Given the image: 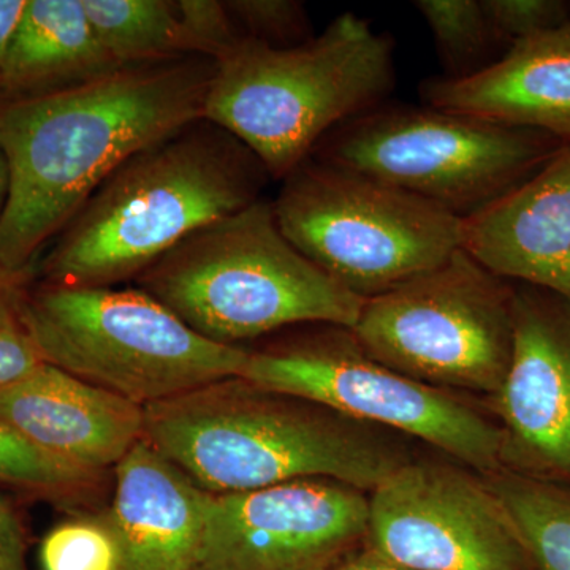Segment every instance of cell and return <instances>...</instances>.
Instances as JSON below:
<instances>
[{"label":"cell","mask_w":570,"mask_h":570,"mask_svg":"<svg viewBox=\"0 0 570 570\" xmlns=\"http://www.w3.org/2000/svg\"><path fill=\"white\" fill-rule=\"evenodd\" d=\"M213 75V59H175L0 104V148L10 170L0 276H24L41 246L134 154L204 119Z\"/></svg>","instance_id":"6da1fadb"},{"label":"cell","mask_w":570,"mask_h":570,"mask_svg":"<svg viewBox=\"0 0 570 570\" xmlns=\"http://www.w3.org/2000/svg\"><path fill=\"white\" fill-rule=\"evenodd\" d=\"M145 441L209 494L299 479L371 493L409 461L376 428L243 377L149 404Z\"/></svg>","instance_id":"7a4b0ae2"},{"label":"cell","mask_w":570,"mask_h":570,"mask_svg":"<svg viewBox=\"0 0 570 570\" xmlns=\"http://www.w3.org/2000/svg\"><path fill=\"white\" fill-rule=\"evenodd\" d=\"M269 179L238 138L198 119L126 160L67 224L41 272L73 287L137 279L194 232L261 200Z\"/></svg>","instance_id":"3957f363"},{"label":"cell","mask_w":570,"mask_h":570,"mask_svg":"<svg viewBox=\"0 0 570 570\" xmlns=\"http://www.w3.org/2000/svg\"><path fill=\"white\" fill-rule=\"evenodd\" d=\"M395 88V45L354 13L294 48L243 37L214 61L204 119L223 127L284 179L352 116Z\"/></svg>","instance_id":"277c9868"},{"label":"cell","mask_w":570,"mask_h":570,"mask_svg":"<svg viewBox=\"0 0 570 570\" xmlns=\"http://www.w3.org/2000/svg\"><path fill=\"white\" fill-rule=\"evenodd\" d=\"M135 281L225 346L291 325L352 330L365 305L285 238L264 198L194 232Z\"/></svg>","instance_id":"5b68a950"},{"label":"cell","mask_w":570,"mask_h":570,"mask_svg":"<svg viewBox=\"0 0 570 570\" xmlns=\"http://www.w3.org/2000/svg\"><path fill=\"white\" fill-rule=\"evenodd\" d=\"M22 316L45 363L138 406L239 377L249 351L198 335L140 287L47 284Z\"/></svg>","instance_id":"8992f818"},{"label":"cell","mask_w":570,"mask_h":570,"mask_svg":"<svg viewBox=\"0 0 570 570\" xmlns=\"http://www.w3.org/2000/svg\"><path fill=\"white\" fill-rule=\"evenodd\" d=\"M564 142L430 105L382 102L341 122L311 157L464 220L527 181Z\"/></svg>","instance_id":"52a82bcc"},{"label":"cell","mask_w":570,"mask_h":570,"mask_svg":"<svg viewBox=\"0 0 570 570\" xmlns=\"http://www.w3.org/2000/svg\"><path fill=\"white\" fill-rule=\"evenodd\" d=\"M273 202L285 238L363 299L463 247V219L415 195L309 157Z\"/></svg>","instance_id":"ba28073f"},{"label":"cell","mask_w":570,"mask_h":570,"mask_svg":"<svg viewBox=\"0 0 570 570\" xmlns=\"http://www.w3.org/2000/svg\"><path fill=\"white\" fill-rule=\"evenodd\" d=\"M352 333L404 376L493 397L512 358L513 284L461 247L436 268L365 299Z\"/></svg>","instance_id":"9c48e42d"},{"label":"cell","mask_w":570,"mask_h":570,"mask_svg":"<svg viewBox=\"0 0 570 570\" xmlns=\"http://www.w3.org/2000/svg\"><path fill=\"white\" fill-rule=\"evenodd\" d=\"M239 377L366 425L401 431L485 478L502 471L497 420L449 390L431 387L377 362L351 328L326 325L249 351Z\"/></svg>","instance_id":"30bf717a"},{"label":"cell","mask_w":570,"mask_h":570,"mask_svg":"<svg viewBox=\"0 0 570 570\" xmlns=\"http://www.w3.org/2000/svg\"><path fill=\"white\" fill-rule=\"evenodd\" d=\"M365 547L414 570H534L485 475L411 461L370 493Z\"/></svg>","instance_id":"8fae6325"},{"label":"cell","mask_w":570,"mask_h":570,"mask_svg":"<svg viewBox=\"0 0 570 570\" xmlns=\"http://www.w3.org/2000/svg\"><path fill=\"white\" fill-rule=\"evenodd\" d=\"M370 493L299 479L206 494L200 570H332L365 546Z\"/></svg>","instance_id":"7c38bea8"},{"label":"cell","mask_w":570,"mask_h":570,"mask_svg":"<svg viewBox=\"0 0 570 570\" xmlns=\"http://www.w3.org/2000/svg\"><path fill=\"white\" fill-rule=\"evenodd\" d=\"M491 400L502 471L570 485V305L513 283V348Z\"/></svg>","instance_id":"4fadbf2b"},{"label":"cell","mask_w":570,"mask_h":570,"mask_svg":"<svg viewBox=\"0 0 570 570\" xmlns=\"http://www.w3.org/2000/svg\"><path fill=\"white\" fill-rule=\"evenodd\" d=\"M0 422L52 459L99 475L145 439V407L50 363L0 390Z\"/></svg>","instance_id":"5bb4252c"},{"label":"cell","mask_w":570,"mask_h":570,"mask_svg":"<svg viewBox=\"0 0 570 570\" xmlns=\"http://www.w3.org/2000/svg\"><path fill=\"white\" fill-rule=\"evenodd\" d=\"M463 249L502 279L570 305V140L527 181L463 220Z\"/></svg>","instance_id":"9a60e30c"},{"label":"cell","mask_w":570,"mask_h":570,"mask_svg":"<svg viewBox=\"0 0 570 570\" xmlns=\"http://www.w3.org/2000/svg\"><path fill=\"white\" fill-rule=\"evenodd\" d=\"M425 105L570 140V21L512 45L472 77L422 82Z\"/></svg>","instance_id":"2e32d148"},{"label":"cell","mask_w":570,"mask_h":570,"mask_svg":"<svg viewBox=\"0 0 570 570\" xmlns=\"http://www.w3.org/2000/svg\"><path fill=\"white\" fill-rule=\"evenodd\" d=\"M121 570H200L206 491L142 439L115 468Z\"/></svg>","instance_id":"e0dca14e"},{"label":"cell","mask_w":570,"mask_h":570,"mask_svg":"<svg viewBox=\"0 0 570 570\" xmlns=\"http://www.w3.org/2000/svg\"><path fill=\"white\" fill-rule=\"evenodd\" d=\"M121 69L81 0H26L0 75V104L69 91Z\"/></svg>","instance_id":"ac0fdd59"},{"label":"cell","mask_w":570,"mask_h":570,"mask_svg":"<svg viewBox=\"0 0 570 570\" xmlns=\"http://www.w3.org/2000/svg\"><path fill=\"white\" fill-rule=\"evenodd\" d=\"M104 50L119 67L200 58L178 0H81Z\"/></svg>","instance_id":"d6986e66"},{"label":"cell","mask_w":570,"mask_h":570,"mask_svg":"<svg viewBox=\"0 0 570 570\" xmlns=\"http://www.w3.org/2000/svg\"><path fill=\"white\" fill-rule=\"evenodd\" d=\"M509 510L534 570H570V485L501 471L487 478Z\"/></svg>","instance_id":"ffe728a7"},{"label":"cell","mask_w":570,"mask_h":570,"mask_svg":"<svg viewBox=\"0 0 570 570\" xmlns=\"http://www.w3.org/2000/svg\"><path fill=\"white\" fill-rule=\"evenodd\" d=\"M414 6L433 36L444 78L472 77L501 58L498 51L504 45L491 26L482 0H419Z\"/></svg>","instance_id":"44dd1931"},{"label":"cell","mask_w":570,"mask_h":570,"mask_svg":"<svg viewBox=\"0 0 570 570\" xmlns=\"http://www.w3.org/2000/svg\"><path fill=\"white\" fill-rule=\"evenodd\" d=\"M102 475L80 471L33 448L0 422V483L59 502H77Z\"/></svg>","instance_id":"7402d4cb"},{"label":"cell","mask_w":570,"mask_h":570,"mask_svg":"<svg viewBox=\"0 0 570 570\" xmlns=\"http://www.w3.org/2000/svg\"><path fill=\"white\" fill-rule=\"evenodd\" d=\"M43 570H121V547L110 517H78L52 528L40 546Z\"/></svg>","instance_id":"603a6c76"},{"label":"cell","mask_w":570,"mask_h":570,"mask_svg":"<svg viewBox=\"0 0 570 570\" xmlns=\"http://www.w3.org/2000/svg\"><path fill=\"white\" fill-rule=\"evenodd\" d=\"M245 39L273 48H294L313 40L305 3L296 0H232L225 2Z\"/></svg>","instance_id":"cb8c5ba5"},{"label":"cell","mask_w":570,"mask_h":570,"mask_svg":"<svg viewBox=\"0 0 570 570\" xmlns=\"http://www.w3.org/2000/svg\"><path fill=\"white\" fill-rule=\"evenodd\" d=\"M24 276H0V390L17 384L45 363L22 316Z\"/></svg>","instance_id":"d4e9b609"},{"label":"cell","mask_w":570,"mask_h":570,"mask_svg":"<svg viewBox=\"0 0 570 570\" xmlns=\"http://www.w3.org/2000/svg\"><path fill=\"white\" fill-rule=\"evenodd\" d=\"M498 39L505 48L570 21V3L562 0H482Z\"/></svg>","instance_id":"484cf974"},{"label":"cell","mask_w":570,"mask_h":570,"mask_svg":"<svg viewBox=\"0 0 570 570\" xmlns=\"http://www.w3.org/2000/svg\"><path fill=\"white\" fill-rule=\"evenodd\" d=\"M0 570H28L26 534L20 515L0 493Z\"/></svg>","instance_id":"4316f807"},{"label":"cell","mask_w":570,"mask_h":570,"mask_svg":"<svg viewBox=\"0 0 570 570\" xmlns=\"http://www.w3.org/2000/svg\"><path fill=\"white\" fill-rule=\"evenodd\" d=\"M26 9V0H0V75L14 29Z\"/></svg>","instance_id":"83f0119b"},{"label":"cell","mask_w":570,"mask_h":570,"mask_svg":"<svg viewBox=\"0 0 570 570\" xmlns=\"http://www.w3.org/2000/svg\"><path fill=\"white\" fill-rule=\"evenodd\" d=\"M332 570H414L409 569L406 566L397 564L387 560V558L381 557V554L374 553L365 546L362 549L352 553L346 560L340 562L336 568Z\"/></svg>","instance_id":"f1b7e54d"},{"label":"cell","mask_w":570,"mask_h":570,"mask_svg":"<svg viewBox=\"0 0 570 570\" xmlns=\"http://www.w3.org/2000/svg\"><path fill=\"white\" fill-rule=\"evenodd\" d=\"M10 190V170L7 163L6 153L0 148V219L6 212L7 200H9Z\"/></svg>","instance_id":"f546056e"}]
</instances>
